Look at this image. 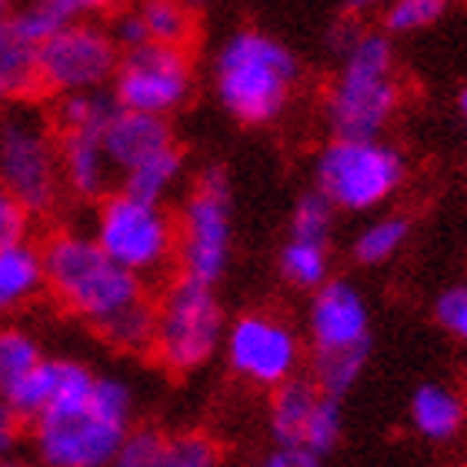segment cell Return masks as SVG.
Masks as SVG:
<instances>
[{
	"label": "cell",
	"mask_w": 467,
	"mask_h": 467,
	"mask_svg": "<svg viewBox=\"0 0 467 467\" xmlns=\"http://www.w3.org/2000/svg\"><path fill=\"white\" fill-rule=\"evenodd\" d=\"M44 251L47 294L124 354H150L154 297L147 281L124 271L88 231H54Z\"/></svg>",
	"instance_id": "1"
},
{
	"label": "cell",
	"mask_w": 467,
	"mask_h": 467,
	"mask_svg": "<svg viewBox=\"0 0 467 467\" xmlns=\"http://www.w3.org/2000/svg\"><path fill=\"white\" fill-rule=\"evenodd\" d=\"M134 388L84 360L54 358V394L30 418L34 467H108L134 428Z\"/></svg>",
	"instance_id": "2"
},
{
	"label": "cell",
	"mask_w": 467,
	"mask_h": 467,
	"mask_svg": "<svg viewBox=\"0 0 467 467\" xmlns=\"http://www.w3.org/2000/svg\"><path fill=\"white\" fill-rule=\"evenodd\" d=\"M214 98L244 127L277 124L301 88V60L267 30L241 27L217 47L211 64Z\"/></svg>",
	"instance_id": "3"
},
{
	"label": "cell",
	"mask_w": 467,
	"mask_h": 467,
	"mask_svg": "<svg viewBox=\"0 0 467 467\" xmlns=\"http://www.w3.org/2000/svg\"><path fill=\"white\" fill-rule=\"evenodd\" d=\"M400 100L404 84L394 40L384 30H360L324 90V124L331 137H384Z\"/></svg>",
	"instance_id": "4"
},
{
	"label": "cell",
	"mask_w": 467,
	"mask_h": 467,
	"mask_svg": "<svg viewBox=\"0 0 467 467\" xmlns=\"http://www.w3.org/2000/svg\"><path fill=\"white\" fill-rule=\"evenodd\" d=\"M404 181L408 161L384 137H331L314 157V191L341 214H374Z\"/></svg>",
	"instance_id": "5"
},
{
	"label": "cell",
	"mask_w": 467,
	"mask_h": 467,
	"mask_svg": "<svg viewBox=\"0 0 467 467\" xmlns=\"http://www.w3.org/2000/svg\"><path fill=\"white\" fill-rule=\"evenodd\" d=\"M90 237L110 261L140 281H154L177 261L174 214L161 201H147L130 191H108L100 197Z\"/></svg>",
	"instance_id": "6"
},
{
	"label": "cell",
	"mask_w": 467,
	"mask_h": 467,
	"mask_svg": "<svg viewBox=\"0 0 467 467\" xmlns=\"http://www.w3.org/2000/svg\"><path fill=\"white\" fill-rule=\"evenodd\" d=\"M224 331V304L214 287L181 274L154 301L150 354L171 374H194L214 360Z\"/></svg>",
	"instance_id": "7"
},
{
	"label": "cell",
	"mask_w": 467,
	"mask_h": 467,
	"mask_svg": "<svg viewBox=\"0 0 467 467\" xmlns=\"http://www.w3.org/2000/svg\"><path fill=\"white\" fill-rule=\"evenodd\" d=\"M174 224L181 274L217 287L234 257V191L224 167L211 164L194 177Z\"/></svg>",
	"instance_id": "8"
},
{
	"label": "cell",
	"mask_w": 467,
	"mask_h": 467,
	"mask_svg": "<svg viewBox=\"0 0 467 467\" xmlns=\"http://www.w3.org/2000/svg\"><path fill=\"white\" fill-rule=\"evenodd\" d=\"M0 184L30 214H50L64 197L57 130L24 104L0 114Z\"/></svg>",
	"instance_id": "9"
},
{
	"label": "cell",
	"mask_w": 467,
	"mask_h": 467,
	"mask_svg": "<svg viewBox=\"0 0 467 467\" xmlns=\"http://www.w3.org/2000/svg\"><path fill=\"white\" fill-rule=\"evenodd\" d=\"M120 47L100 20H64L37 47L40 90L54 98L80 90H108Z\"/></svg>",
	"instance_id": "10"
},
{
	"label": "cell",
	"mask_w": 467,
	"mask_h": 467,
	"mask_svg": "<svg viewBox=\"0 0 467 467\" xmlns=\"http://www.w3.org/2000/svg\"><path fill=\"white\" fill-rule=\"evenodd\" d=\"M194 60L187 47H164V44H140V47L120 50L110 98L117 108L137 110V114L171 117L194 94Z\"/></svg>",
	"instance_id": "11"
},
{
	"label": "cell",
	"mask_w": 467,
	"mask_h": 467,
	"mask_svg": "<svg viewBox=\"0 0 467 467\" xmlns=\"http://www.w3.org/2000/svg\"><path fill=\"white\" fill-rule=\"evenodd\" d=\"M224 360L234 378L261 390H274L284 380L297 378L304 360V341L291 324L267 311H247L227 324Z\"/></svg>",
	"instance_id": "12"
},
{
	"label": "cell",
	"mask_w": 467,
	"mask_h": 467,
	"mask_svg": "<svg viewBox=\"0 0 467 467\" xmlns=\"http://www.w3.org/2000/svg\"><path fill=\"white\" fill-rule=\"evenodd\" d=\"M54 394V358L44 354L37 334L0 321V400L20 420L47 408Z\"/></svg>",
	"instance_id": "13"
},
{
	"label": "cell",
	"mask_w": 467,
	"mask_h": 467,
	"mask_svg": "<svg viewBox=\"0 0 467 467\" xmlns=\"http://www.w3.org/2000/svg\"><path fill=\"white\" fill-rule=\"evenodd\" d=\"M307 344L311 354L370 350V307L364 294L344 277H327L307 301Z\"/></svg>",
	"instance_id": "14"
},
{
	"label": "cell",
	"mask_w": 467,
	"mask_h": 467,
	"mask_svg": "<svg viewBox=\"0 0 467 467\" xmlns=\"http://www.w3.org/2000/svg\"><path fill=\"white\" fill-rule=\"evenodd\" d=\"M100 140H104V150H108V161L117 177L130 174L140 164L177 147L174 127L167 117L137 114V110L124 108H117L110 114V120L100 130Z\"/></svg>",
	"instance_id": "15"
},
{
	"label": "cell",
	"mask_w": 467,
	"mask_h": 467,
	"mask_svg": "<svg viewBox=\"0 0 467 467\" xmlns=\"http://www.w3.org/2000/svg\"><path fill=\"white\" fill-rule=\"evenodd\" d=\"M57 161L64 194L78 201H100L114 184L100 130H57Z\"/></svg>",
	"instance_id": "16"
},
{
	"label": "cell",
	"mask_w": 467,
	"mask_h": 467,
	"mask_svg": "<svg viewBox=\"0 0 467 467\" xmlns=\"http://www.w3.org/2000/svg\"><path fill=\"white\" fill-rule=\"evenodd\" d=\"M47 294V274H44V251L30 237L0 247V321H10L14 314L40 301Z\"/></svg>",
	"instance_id": "17"
},
{
	"label": "cell",
	"mask_w": 467,
	"mask_h": 467,
	"mask_svg": "<svg viewBox=\"0 0 467 467\" xmlns=\"http://www.w3.org/2000/svg\"><path fill=\"white\" fill-rule=\"evenodd\" d=\"M37 47L40 44L20 27L14 10L0 17V108L27 104L40 90Z\"/></svg>",
	"instance_id": "18"
},
{
	"label": "cell",
	"mask_w": 467,
	"mask_h": 467,
	"mask_svg": "<svg viewBox=\"0 0 467 467\" xmlns=\"http://www.w3.org/2000/svg\"><path fill=\"white\" fill-rule=\"evenodd\" d=\"M408 420L414 434H420L431 444H448L464 431L467 424V400L458 388L441 384V380H424L410 394Z\"/></svg>",
	"instance_id": "19"
},
{
	"label": "cell",
	"mask_w": 467,
	"mask_h": 467,
	"mask_svg": "<svg viewBox=\"0 0 467 467\" xmlns=\"http://www.w3.org/2000/svg\"><path fill=\"white\" fill-rule=\"evenodd\" d=\"M321 398V388L311 378H291L271 390V404H267V431H271L274 444H287V448H301L304 428L311 420V410Z\"/></svg>",
	"instance_id": "20"
},
{
	"label": "cell",
	"mask_w": 467,
	"mask_h": 467,
	"mask_svg": "<svg viewBox=\"0 0 467 467\" xmlns=\"http://www.w3.org/2000/svg\"><path fill=\"white\" fill-rule=\"evenodd\" d=\"M144 27L147 44H164V47H191L197 34V20L184 0H137L130 4Z\"/></svg>",
	"instance_id": "21"
},
{
	"label": "cell",
	"mask_w": 467,
	"mask_h": 467,
	"mask_svg": "<svg viewBox=\"0 0 467 467\" xmlns=\"http://www.w3.org/2000/svg\"><path fill=\"white\" fill-rule=\"evenodd\" d=\"M277 271L294 291L311 294L314 287H321L331 277V244L287 234V241L277 254Z\"/></svg>",
	"instance_id": "22"
},
{
	"label": "cell",
	"mask_w": 467,
	"mask_h": 467,
	"mask_svg": "<svg viewBox=\"0 0 467 467\" xmlns=\"http://www.w3.org/2000/svg\"><path fill=\"white\" fill-rule=\"evenodd\" d=\"M410 237V221L404 214H380L354 234L350 254L360 267H380L394 261Z\"/></svg>",
	"instance_id": "23"
},
{
	"label": "cell",
	"mask_w": 467,
	"mask_h": 467,
	"mask_svg": "<svg viewBox=\"0 0 467 467\" xmlns=\"http://www.w3.org/2000/svg\"><path fill=\"white\" fill-rule=\"evenodd\" d=\"M184 181V150L181 144L164 150L161 157L140 164L137 171L120 177V191H130L137 197H147V201H161L164 204L167 197L174 194L177 184Z\"/></svg>",
	"instance_id": "24"
},
{
	"label": "cell",
	"mask_w": 467,
	"mask_h": 467,
	"mask_svg": "<svg viewBox=\"0 0 467 467\" xmlns=\"http://www.w3.org/2000/svg\"><path fill=\"white\" fill-rule=\"evenodd\" d=\"M114 110L117 100L110 98V90L64 94L54 108V130H104Z\"/></svg>",
	"instance_id": "25"
},
{
	"label": "cell",
	"mask_w": 467,
	"mask_h": 467,
	"mask_svg": "<svg viewBox=\"0 0 467 467\" xmlns=\"http://www.w3.org/2000/svg\"><path fill=\"white\" fill-rule=\"evenodd\" d=\"M370 350H337V354H314V384L321 394L344 400L368 368Z\"/></svg>",
	"instance_id": "26"
},
{
	"label": "cell",
	"mask_w": 467,
	"mask_h": 467,
	"mask_svg": "<svg viewBox=\"0 0 467 467\" xmlns=\"http://www.w3.org/2000/svg\"><path fill=\"white\" fill-rule=\"evenodd\" d=\"M454 7V0H390L384 7V34L388 37H408L434 27Z\"/></svg>",
	"instance_id": "27"
},
{
	"label": "cell",
	"mask_w": 467,
	"mask_h": 467,
	"mask_svg": "<svg viewBox=\"0 0 467 467\" xmlns=\"http://www.w3.org/2000/svg\"><path fill=\"white\" fill-rule=\"evenodd\" d=\"M341 434H344V408L341 400L331 398V394H321L317 404L311 410V420H307V428H304V441L301 448L314 451L317 458H327L337 444H341Z\"/></svg>",
	"instance_id": "28"
},
{
	"label": "cell",
	"mask_w": 467,
	"mask_h": 467,
	"mask_svg": "<svg viewBox=\"0 0 467 467\" xmlns=\"http://www.w3.org/2000/svg\"><path fill=\"white\" fill-rule=\"evenodd\" d=\"M334 221H337V211L331 207V201L311 187L307 194L297 197V204H294V211H291V221H287V234H291V237H311V241L331 244Z\"/></svg>",
	"instance_id": "29"
},
{
	"label": "cell",
	"mask_w": 467,
	"mask_h": 467,
	"mask_svg": "<svg viewBox=\"0 0 467 467\" xmlns=\"http://www.w3.org/2000/svg\"><path fill=\"white\" fill-rule=\"evenodd\" d=\"M161 467H224V458H221V448L211 434L184 431V434L164 438Z\"/></svg>",
	"instance_id": "30"
},
{
	"label": "cell",
	"mask_w": 467,
	"mask_h": 467,
	"mask_svg": "<svg viewBox=\"0 0 467 467\" xmlns=\"http://www.w3.org/2000/svg\"><path fill=\"white\" fill-rule=\"evenodd\" d=\"M164 434L154 428H130L108 467H161Z\"/></svg>",
	"instance_id": "31"
},
{
	"label": "cell",
	"mask_w": 467,
	"mask_h": 467,
	"mask_svg": "<svg viewBox=\"0 0 467 467\" xmlns=\"http://www.w3.org/2000/svg\"><path fill=\"white\" fill-rule=\"evenodd\" d=\"M434 321L454 337V341L467 344V281L451 284L438 294L434 301Z\"/></svg>",
	"instance_id": "32"
},
{
	"label": "cell",
	"mask_w": 467,
	"mask_h": 467,
	"mask_svg": "<svg viewBox=\"0 0 467 467\" xmlns=\"http://www.w3.org/2000/svg\"><path fill=\"white\" fill-rule=\"evenodd\" d=\"M14 17L20 20V27L27 30L37 44H44V40H47L60 24H64L60 10L50 7L47 0H20L17 7H14Z\"/></svg>",
	"instance_id": "33"
},
{
	"label": "cell",
	"mask_w": 467,
	"mask_h": 467,
	"mask_svg": "<svg viewBox=\"0 0 467 467\" xmlns=\"http://www.w3.org/2000/svg\"><path fill=\"white\" fill-rule=\"evenodd\" d=\"M30 221H34V214L20 204L17 197L10 194L7 187L0 184V247H4V244L20 241V237H27Z\"/></svg>",
	"instance_id": "34"
},
{
	"label": "cell",
	"mask_w": 467,
	"mask_h": 467,
	"mask_svg": "<svg viewBox=\"0 0 467 467\" xmlns=\"http://www.w3.org/2000/svg\"><path fill=\"white\" fill-rule=\"evenodd\" d=\"M47 4L57 7L64 20H104L117 7H124V0H47Z\"/></svg>",
	"instance_id": "35"
},
{
	"label": "cell",
	"mask_w": 467,
	"mask_h": 467,
	"mask_svg": "<svg viewBox=\"0 0 467 467\" xmlns=\"http://www.w3.org/2000/svg\"><path fill=\"white\" fill-rule=\"evenodd\" d=\"M257 467H324V458H317L307 448H287V444H274Z\"/></svg>",
	"instance_id": "36"
},
{
	"label": "cell",
	"mask_w": 467,
	"mask_h": 467,
	"mask_svg": "<svg viewBox=\"0 0 467 467\" xmlns=\"http://www.w3.org/2000/svg\"><path fill=\"white\" fill-rule=\"evenodd\" d=\"M20 441V418L0 400V458H10Z\"/></svg>",
	"instance_id": "37"
},
{
	"label": "cell",
	"mask_w": 467,
	"mask_h": 467,
	"mask_svg": "<svg viewBox=\"0 0 467 467\" xmlns=\"http://www.w3.org/2000/svg\"><path fill=\"white\" fill-rule=\"evenodd\" d=\"M390 0H348V10L344 14H350V17H368V14H384V7H388Z\"/></svg>",
	"instance_id": "38"
},
{
	"label": "cell",
	"mask_w": 467,
	"mask_h": 467,
	"mask_svg": "<svg viewBox=\"0 0 467 467\" xmlns=\"http://www.w3.org/2000/svg\"><path fill=\"white\" fill-rule=\"evenodd\" d=\"M458 114H461V124H464V134H467V88L461 90V98H458Z\"/></svg>",
	"instance_id": "39"
},
{
	"label": "cell",
	"mask_w": 467,
	"mask_h": 467,
	"mask_svg": "<svg viewBox=\"0 0 467 467\" xmlns=\"http://www.w3.org/2000/svg\"><path fill=\"white\" fill-rule=\"evenodd\" d=\"M14 7H17V0H0V17H7Z\"/></svg>",
	"instance_id": "40"
},
{
	"label": "cell",
	"mask_w": 467,
	"mask_h": 467,
	"mask_svg": "<svg viewBox=\"0 0 467 467\" xmlns=\"http://www.w3.org/2000/svg\"><path fill=\"white\" fill-rule=\"evenodd\" d=\"M0 467H27L24 461H14V458H0Z\"/></svg>",
	"instance_id": "41"
},
{
	"label": "cell",
	"mask_w": 467,
	"mask_h": 467,
	"mask_svg": "<svg viewBox=\"0 0 467 467\" xmlns=\"http://www.w3.org/2000/svg\"><path fill=\"white\" fill-rule=\"evenodd\" d=\"M187 7L191 10H201V7H207V4H211V0H184Z\"/></svg>",
	"instance_id": "42"
}]
</instances>
